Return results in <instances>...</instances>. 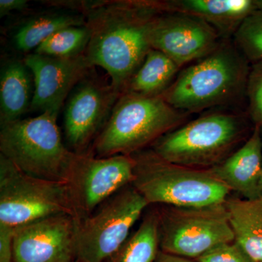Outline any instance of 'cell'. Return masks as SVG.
I'll return each instance as SVG.
<instances>
[{
    "mask_svg": "<svg viewBox=\"0 0 262 262\" xmlns=\"http://www.w3.org/2000/svg\"><path fill=\"white\" fill-rule=\"evenodd\" d=\"M89 29L84 54L93 67H101L114 89L122 94L151 49L149 34L165 11L160 0L73 1Z\"/></svg>",
    "mask_w": 262,
    "mask_h": 262,
    "instance_id": "obj_1",
    "label": "cell"
},
{
    "mask_svg": "<svg viewBox=\"0 0 262 262\" xmlns=\"http://www.w3.org/2000/svg\"><path fill=\"white\" fill-rule=\"evenodd\" d=\"M184 69L163 94L176 110L189 114L235 104L246 96L249 61L229 39Z\"/></svg>",
    "mask_w": 262,
    "mask_h": 262,
    "instance_id": "obj_2",
    "label": "cell"
},
{
    "mask_svg": "<svg viewBox=\"0 0 262 262\" xmlns=\"http://www.w3.org/2000/svg\"><path fill=\"white\" fill-rule=\"evenodd\" d=\"M187 115L170 106L162 96L123 93L89 154L107 158L149 149L165 134L184 125Z\"/></svg>",
    "mask_w": 262,
    "mask_h": 262,
    "instance_id": "obj_3",
    "label": "cell"
},
{
    "mask_svg": "<svg viewBox=\"0 0 262 262\" xmlns=\"http://www.w3.org/2000/svg\"><path fill=\"white\" fill-rule=\"evenodd\" d=\"M131 185L151 205L200 207L225 203L231 190L209 170L170 163L151 148L132 155Z\"/></svg>",
    "mask_w": 262,
    "mask_h": 262,
    "instance_id": "obj_4",
    "label": "cell"
},
{
    "mask_svg": "<svg viewBox=\"0 0 262 262\" xmlns=\"http://www.w3.org/2000/svg\"><path fill=\"white\" fill-rule=\"evenodd\" d=\"M247 120L239 114L203 115L169 132L151 149L170 163L210 170L223 163L248 140Z\"/></svg>",
    "mask_w": 262,
    "mask_h": 262,
    "instance_id": "obj_5",
    "label": "cell"
},
{
    "mask_svg": "<svg viewBox=\"0 0 262 262\" xmlns=\"http://www.w3.org/2000/svg\"><path fill=\"white\" fill-rule=\"evenodd\" d=\"M57 118L46 112L1 127L0 155L24 173L65 182L75 152L62 141Z\"/></svg>",
    "mask_w": 262,
    "mask_h": 262,
    "instance_id": "obj_6",
    "label": "cell"
},
{
    "mask_svg": "<svg viewBox=\"0 0 262 262\" xmlns=\"http://www.w3.org/2000/svg\"><path fill=\"white\" fill-rule=\"evenodd\" d=\"M160 251L195 260L212 248L233 242L225 203L200 207L158 205Z\"/></svg>",
    "mask_w": 262,
    "mask_h": 262,
    "instance_id": "obj_7",
    "label": "cell"
},
{
    "mask_svg": "<svg viewBox=\"0 0 262 262\" xmlns=\"http://www.w3.org/2000/svg\"><path fill=\"white\" fill-rule=\"evenodd\" d=\"M58 214L77 220L67 183L24 173L0 155V223L16 228Z\"/></svg>",
    "mask_w": 262,
    "mask_h": 262,
    "instance_id": "obj_8",
    "label": "cell"
},
{
    "mask_svg": "<svg viewBox=\"0 0 262 262\" xmlns=\"http://www.w3.org/2000/svg\"><path fill=\"white\" fill-rule=\"evenodd\" d=\"M149 206L130 184L103 202L89 216L76 220L75 261L106 262L125 242Z\"/></svg>",
    "mask_w": 262,
    "mask_h": 262,
    "instance_id": "obj_9",
    "label": "cell"
},
{
    "mask_svg": "<svg viewBox=\"0 0 262 262\" xmlns=\"http://www.w3.org/2000/svg\"><path fill=\"white\" fill-rule=\"evenodd\" d=\"M134 165L132 155L96 158L75 153L65 182L77 220L89 216L103 202L132 184Z\"/></svg>",
    "mask_w": 262,
    "mask_h": 262,
    "instance_id": "obj_10",
    "label": "cell"
},
{
    "mask_svg": "<svg viewBox=\"0 0 262 262\" xmlns=\"http://www.w3.org/2000/svg\"><path fill=\"white\" fill-rule=\"evenodd\" d=\"M120 93L89 75L70 94L64 110V134L68 148L77 154H89L107 122Z\"/></svg>",
    "mask_w": 262,
    "mask_h": 262,
    "instance_id": "obj_11",
    "label": "cell"
},
{
    "mask_svg": "<svg viewBox=\"0 0 262 262\" xmlns=\"http://www.w3.org/2000/svg\"><path fill=\"white\" fill-rule=\"evenodd\" d=\"M150 45L173 60L179 68L208 56L224 39L203 19L178 12L164 11L155 19Z\"/></svg>",
    "mask_w": 262,
    "mask_h": 262,
    "instance_id": "obj_12",
    "label": "cell"
},
{
    "mask_svg": "<svg viewBox=\"0 0 262 262\" xmlns=\"http://www.w3.org/2000/svg\"><path fill=\"white\" fill-rule=\"evenodd\" d=\"M23 61L32 73L34 84L30 110L57 115L67 97L94 67L84 53L67 58L34 53L26 56Z\"/></svg>",
    "mask_w": 262,
    "mask_h": 262,
    "instance_id": "obj_13",
    "label": "cell"
},
{
    "mask_svg": "<svg viewBox=\"0 0 262 262\" xmlns=\"http://www.w3.org/2000/svg\"><path fill=\"white\" fill-rule=\"evenodd\" d=\"M76 220L58 214L16 227L13 261H75Z\"/></svg>",
    "mask_w": 262,
    "mask_h": 262,
    "instance_id": "obj_14",
    "label": "cell"
},
{
    "mask_svg": "<svg viewBox=\"0 0 262 262\" xmlns=\"http://www.w3.org/2000/svg\"><path fill=\"white\" fill-rule=\"evenodd\" d=\"M212 174L225 184L231 192L241 198H260L262 173L261 129L255 126L248 140L223 163L210 169Z\"/></svg>",
    "mask_w": 262,
    "mask_h": 262,
    "instance_id": "obj_15",
    "label": "cell"
},
{
    "mask_svg": "<svg viewBox=\"0 0 262 262\" xmlns=\"http://www.w3.org/2000/svg\"><path fill=\"white\" fill-rule=\"evenodd\" d=\"M165 11L186 13L203 19L222 39L233 37L243 21L257 9L252 0H168Z\"/></svg>",
    "mask_w": 262,
    "mask_h": 262,
    "instance_id": "obj_16",
    "label": "cell"
},
{
    "mask_svg": "<svg viewBox=\"0 0 262 262\" xmlns=\"http://www.w3.org/2000/svg\"><path fill=\"white\" fill-rule=\"evenodd\" d=\"M225 206L234 241L253 262H262V196L246 200L230 195Z\"/></svg>",
    "mask_w": 262,
    "mask_h": 262,
    "instance_id": "obj_17",
    "label": "cell"
},
{
    "mask_svg": "<svg viewBox=\"0 0 262 262\" xmlns=\"http://www.w3.org/2000/svg\"><path fill=\"white\" fill-rule=\"evenodd\" d=\"M32 75L24 61L7 63L0 76V125L20 120L30 110L33 94Z\"/></svg>",
    "mask_w": 262,
    "mask_h": 262,
    "instance_id": "obj_18",
    "label": "cell"
},
{
    "mask_svg": "<svg viewBox=\"0 0 262 262\" xmlns=\"http://www.w3.org/2000/svg\"><path fill=\"white\" fill-rule=\"evenodd\" d=\"M179 69V66L166 55L151 49L124 93L149 97L161 96L173 83Z\"/></svg>",
    "mask_w": 262,
    "mask_h": 262,
    "instance_id": "obj_19",
    "label": "cell"
},
{
    "mask_svg": "<svg viewBox=\"0 0 262 262\" xmlns=\"http://www.w3.org/2000/svg\"><path fill=\"white\" fill-rule=\"evenodd\" d=\"M160 251L159 224L155 207L106 262H154Z\"/></svg>",
    "mask_w": 262,
    "mask_h": 262,
    "instance_id": "obj_20",
    "label": "cell"
},
{
    "mask_svg": "<svg viewBox=\"0 0 262 262\" xmlns=\"http://www.w3.org/2000/svg\"><path fill=\"white\" fill-rule=\"evenodd\" d=\"M85 24V19L82 15L61 13L37 17L19 29L14 37L15 46L19 51L27 53L37 49L48 37L61 29Z\"/></svg>",
    "mask_w": 262,
    "mask_h": 262,
    "instance_id": "obj_21",
    "label": "cell"
},
{
    "mask_svg": "<svg viewBox=\"0 0 262 262\" xmlns=\"http://www.w3.org/2000/svg\"><path fill=\"white\" fill-rule=\"evenodd\" d=\"M90 40L87 26L61 29L38 46L34 53L56 58H67L84 53Z\"/></svg>",
    "mask_w": 262,
    "mask_h": 262,
    "instance_id": "obj_22",
    "label": "cell"
},
{
    "mask_svg": "<svg viewBox=\"0 0 262 262\" xmlns=\"http://www.w3.org/2000/svg\"><path fill=\"white\" fill-rule=\"evenodd\" d=\"M234 46L249 62L262 61V10L252 12L233 35Z\"/></svg>",
    "mask_w": 262,
    "mask_h": 262,
    "instance_id": "obj_23",
    "label": "cell"
},
{
    "mask_svg": "<svg viewBox=\"0 0 262 262\" xmlns=\"http://www.w3.org/2000/svg\"><path fill=\"white\" fill-rule=\"evenodd\" d=\"M246 96L255 126L262 127V61L252 63L248 75Z\"/></svg>",
    "mask_w": 262,
    "mask_h": 262,
    "instance_id": "obj_24",
    "label": "cell"
},
{
    "mask_svg": "<svg viewBox=\"0 0 262 262\" xmlns=\"http://www.w3.org/2000/svg\"><path fill=\"white\" fill-rule=\"evenodd\" d=\"M196 262H253L235 241L219 245L195 259Z\"/></svg>",
    "mask_w": 262,
    "mask_h": 262,
    "instance_id": "obj_25",
    "label": "cell"
},
{
    "mask_svg": "<svg viewBox=\"0 0 262 262\" xmlns=\"http://www.w3.org/2000/svg\"><path fill=\"white\" fill-rule=\"evenodd\" d=\"M15 228L0 223V262L13 261Z\"/></svg>",
    "mask_w": 262,
    "mask_h": 262,
    "instance_id": "obj_26",
    "label": "cell"
},
{
    "mask_svg": "<svg viewBox=\"0 0 262 262\" xmlns=\"http://www.w3.org/2000/svg\"><path fill=\"white\" fill-rule=\"evenodd\" d=\"M28 6L27 0H1L0 16L3 17L15 11H21Z\"/></svg>",
    "mask_w": 262,
    "mask_h": 262,
    "instance_id": "obj_27",
    "label": "cell"
},
{
    "mask_svg": "<svg viewBox=\"0 0 262 262\" xmlns=\"http://www.w3.org/2000/svg\"><path fill=\"white\" fill-rule=\"evenodd\" d=\"M154 262H196L195 260L190 258L182 257V256H176L160 251Z\"/></svg>",
    "mask_w": 262,
    "mask_h": 262,
    "instance_id": "obj_28",
    "label": "cell"
},
{
    "mask_svg": "<svg viewBox=\"0 0 262 262\" xmlns=\"http://www.w3.org/2000/svg\"><path fill=\"white\" fill-rule=\"evenodd\" d=\"M254 3L257 9L262 10V0H254Z\"/></svg>",
    "mask_w": 262,
    "mask_h": 262,
    "instance_id": "obj_29",
    "label": "cell"
},
{
    "mask_svg": "<svg viewBox=\"0 0 262 262\" xmlns=\"http://www.w3.org/2000/svg\"><path fill=\"white\" fill-rule=\"evenodd\" d=\"M260 129H261V143H262V127H260ZM259 192H260V195H261V196H262V173H261V181H260V184H259Z\"/></svg>",
    "mask_w": 262,
    "mask_h": 262,
    "instance_id": "obj_30",
    "label": "cell"
},
{
    "mask_svg": "<svg viewBox=\"0 0 262 262\" xmlns=\"http://www.w3.org/2000/svg\"><path fill=\"white\" fill-rule=\"evenodd\" d=\"M73 262H78V261H73Z\"/></svg>",
    "mask_w": 262,
    "mask_h": 262,
    "instance_id": "obj_31",
    "label": "cell"
}]
</instances>
